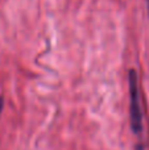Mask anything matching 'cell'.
<instances>
[{"label":"cell","mask_w":149,"mask_h":150,"mask_svg":"<svg viewBox=\"0 0 149 150\" xmlns=\"http://www.w3.org/2000/svg\"><path fill=\"white\" fill-rule=\"evenodd\" d=\"M128 90H129V124L131 129L139 138L143 134V111L140 104L139 76L136 70L131 69L128 73Z\"/></svg>","instance_id":"cell-1"},{"label":"cell","mask_w":149,"mask_h":150,"mask_svg":"<svg viewBox=\"0 0 149 150\" xmlns=\"http://www.w3.org/2000/svg\"><path fill=\"white\" fill-rule=\"evenodd\" d=\"M3 107H4V99H3V96H0V115L3 112Z\"/></svg>","instance_id":"cell-2"},{"label":"cell","mask_w":149,"mask_h":150,"mask_svg":"<svg viewBox=\"0 0 149 150\" xmlns=\"http://www.w3.org/2000/svg\"><path fill=\"white\" fill-rule=\"evenodd\" d=\"M147 1V7H148V15H149V0H145Z\"/></svg>","instance_id":"cell-3"}]
</instances>
